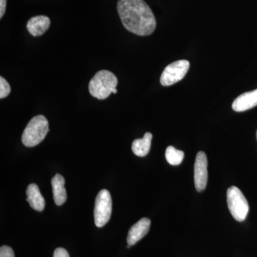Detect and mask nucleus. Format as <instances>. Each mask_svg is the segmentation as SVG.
Returning <instances> with one entry per match:
<instances>
[{
    "label": "nucleus",
    "mask_w": 257,
    "mask_h": 257,
    "mask_svg": "<svg viewBox=\"0 0 257 257\" xmlns=\"http://www.w3.org/2000/svg\"><path fill=\"white\" fill-rule=\"evenodd\" d=\"M117 11L128 31L140 36H148L155 32L156 19L144 0H118Z\"/></svg>",
    "instance_id": "nucleus-1"
},
{
    "label": "nucleus",
    "mask_w": 257,
    "mask_h": 257,
    "mask_svg": "<svg viewBox=\"0 0 257 257\" xmlns=\"http://www.w3.org/2000/svg\"><path fill=\"white\" fill-rule=\"evenodd\" d=\"M118 79L112 72L108 70H101L94 76L89 84V91L91 95L98 99H105L111 93L117 92L116 87Z\"/></svg>",
    "instance_id": "nucleus-2"
},
{
    "label": "nucleus",
    "mask_w": 257,
    "mask_h": 257,
    "mask_svg": "<svg viewBox=\"0 0 257 257\" xmlns=\"http://www.w3.org/2000/svg\"><path fill=\"white\" fill-rule=\"evenodd\" d=\"M49 132V123L45 116L38 115L30 120L24 130L22 142L25 146H37L45 140Z\"/></svg>",
    "instance_id": "nucleus-3"
},
{
    "label": "nucleus",
    "mask_w": 257,
    "mask_h": 257,
    "mask_svg": "<svg viewBox=\"0 0 257 257\" xmlns=\"http://www.w3.org/2000/svg\"><path fill=\"white\" fill-rule=\"evenodd\" d=\"M227 204L230 213L236 221L245 220L249 209L248 202L241 190L234 186L228 189Z\"/></svg>",
    "instance_id": "nucleus-4"
},
{
    "label": "nucleus",
    "mask_w": 257,
    "mask_h": 257,
    "mask_svg": "<svg viewBox=\"0 0 257 257\" xmlns=\"http://www.w3.org/2000/svg\"><path fill=\"white\" fill-rule=\"evenodd\" d=\"M112 211V201L110 193L102 189L98 193L94 206V223L97 227H102L109 221Z\"/></svg>",
    "instance_id": "nucleus-5"
},
{
    "label": "nucleus",
    "mask_w": 257,
    "mask_h": 257,
    "mask_svg": "<svg viewBox=\"0 0 257 257\" xmlns=\"http://www.w3.org/2000/svg\"><path fill=\"white\" fill-rule=\"evenodd\" d=\"M189 66L187 60L176 61L169 64L161 75V84L167 87L182 80L188 72Z\"/></svg>",
    "instance_id": "nucleus-6"
},
{
    "label": "nucleus",
    "mask_w": 257,
    "mask_h": 257,
    "mask_svg": "<svg viewBox=\"0 0 257 257\" xmlns=\"http://www.w3.org/2000/svg\"><path fill=\"white\" fill-rule=\"evenodd\" d=\"M207 158L204 152H198L194 164V184L197 192L204 191L208 181Z\"/></svg>",
    "instance_id": "nucleus-7"
},
{
    "label": "nucleus",
    "mask_w": 257,
    "mask_h": 257,
    "mask_svg": "<svg viewBox=\"0 0 257 257\" xmlns=\"http://www.w3.org/2000/svg\"><path fill=\"white\" fill-rule=\"evenodd\" d=\"M151 221L148 218H143L132 226L128 232L127 243L130 246L135 245L146 236L150 230Z\"/></svg>",
    "instance_id": "nucleus-8"
},
{
    "label": "nucleus",
    "mask_w": 257,
    "mask_h": 257,
    "mask_svg": "<svg viewBox=\"0 0 257 257\" xmlns=\"http://www.w3.org/2000/svg\"><path fill=\"white\" fill-rule=\"evenodd\" d=\"M257 106V89L243 93L236 98L232 104V109L237 112L248 110Z\"/></svg>",
    "instance_id": "nucleus-9"
},
{
    "label": "nucleus",
    "mask_w": 257,
    "mask_h": 257,
    "mask_svg": "<svg viewBox=\"0 0 257 257\" xmlns=\"http://www.w3.org/2000/svg\"><path fill=\"white\" fill-rule=\"evenodd\" d=\"M50 26V18L44 15L33 17L27 24L28 32L34 37L41 36L48 30Z\"/></svg>",
    "instance_id": "nucleus-10"
},
{
    "label": "nucleus",
    "mask_w": 257,
    "mask_h": 257,
    "mask_svg": "<svg viewBox=\"0 0 257 257\" xmlns=\"http://www.w3.org/2000/svg\"><path fill=\"white\" fill-rule=\"evenodd\" d=\"M27 200L30 207L35 210L42 211L45 207V201L40 192L38 186L35 184H31L27 189Z\"/></svg>",
    "instance_id": "nucleus-11"
},
{
    "label": "nucleus",
    "mask_w": 257,
    "mask_h": 257,
    "mask_svg": "<svg viewBox=\"0 0 257 257\" xmlns=\"http://www.w3.org/2000/svg\"><path fill=\"white\" fill-rule=\"evenodd\" d=\"M65 180L62 175L57 174L52 179L54 200L57 206H61L67 200V192L64 187Z\"/></svg>",
    "instance_id": "nucleus-12"
},
{
    "label": "nucleus",
    "mask_w": 257,
    "mask_h": 257,
    "mask_svg": "<svg viewBox=\"0 0 257 257\" xmlns=\"http://www.w3.org/2000/svg\"><path fill=\"white\" fill-rule=\"evenodd\" d=\"M152 140L150 133H145L143 139H138L133 142L132 150L135 155L138 157H145L150 152Z\"/></svg>",
    "instance_id": "nucleus-13"
},
{
    "label": "nucleus",
    "mask_w": 257,
    "mask_h": 257,
    "mask_svg": "<svg viewBox=\"0 0 257 257\" xmlns=\"http://www.w3.org/2000/svg\"><path fill=\"white\" fill-rule=\"evenodd\" d=\"M166 160L171 165L177 166L180 165L184 157V153L180 150H177L175 147H167L165 152Z\"/></svg>",
    "instance_id": "nucleus-14"
},
{
    "label": "nucleus",
    "mask_w": 257,
    "mask_h": 257,
    "mask_svg": "<svg viewBox=\"0 0 257 257\" xmlns=\"http://www.w3.org/2000/svg\"><path fill=\"white\" fill-rule=\"evenodd\" d=\"M11 92V87L9 83L7 82L6 79L3 77H0V98L7 97Z\"/></svg>",
    "instance_id": "nucleus-15"
},
{
    "label": "nucleus",
    "mask_w": 257,
    "mask_h": 257,
    "mask_svg": "<svg viewBox=\"0 0 257 257\" xmlns=\"http://www.w3.org/2000/svg\"><path fill=\"white\" fill-rule=\"evenodd\" d=\"M0 257H15L14 251L10 246H1V248H0Z\"/></svg>",
    "instance_id": "nucleus-16"
},
{
    "label": "nucleus",
    "mask_w": 257,
    "mask_h": 257,
    "mask_svg": "<svg viewBox=\"0 0 257 257\" xmlns=\"http://www.w3.org/2000/svg\"><path fill=\"white\" fill-rule=\"evenodd\" d=\"M53 257H69V255L67 250L64 248H57L54 251Z\"/></svg>",
    "instance_id": "nucleus-17"
},
{
    "label": "nucleus",
    "mask_w": 257,
    "mask_h": 257,
    "mask_svg": "<svg viewBox=\"0 0 257 257\" xmlns=\"http://www.w3.org/2000/svg\"><path fill=\"white\" fill-rule=\"evenodd\" d=\"M7 0H0V18L4 16L6 11Z\"/></svg>",
    "instance_id": "nucleus-18"
},
{
    "label": "nucleus",
    "mask_w": 257,
    "mask_h": 257,
    "mask_svg": "<svg viewBox=\"0 0 257 257\" xmlns=\"http://www.w3.org/2000/svg\"><path fill=\"white\" fill-rule=\"evenodd\" d=\"M256 139H257V132H256Z\"/></svg>",
    "instance_id": "nucleus-19"
}]
</instances>
